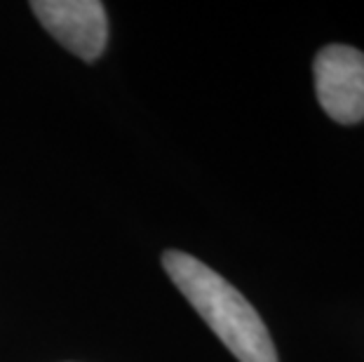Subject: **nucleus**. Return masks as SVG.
<instances>
[{"label":"nucleus","mask_w":364,"mask_h":362,"mask_svg":"<svg viewBox=\"0 0 364 362\" xmlns=\"http://www.w3.org/2000/svg\"><path fill=\"white\" fill-rule=\"evenodd\" d=\"M162 266L200 318L240 362H277L273 339L242 292L186 252H165Z\"/></svg>","instance_id":"f257e3e1"},{"label":"nucleus","mask_w":364,"mask_h":362,"mask_svg":"<svg viewBox=\"0 0 364 362\" xmlns=\"http://www.w3.org/2000/svg\"><path fill=\"white\" fill-rule=\"evenodd\" d=\"M315 92L324 113L341 125L364 120V52L327 45L315 57Z\"/></svg>","instance_id":"f03ea898"},{"label":"nucleus","mask_w":364,"mask_h":362,"mask_svg":"<svg viewBox=\"0 0 364 362\" xmlns=\"http://www.w3.org/2000/svg\"><path fill=\"white\" fill-rule=\"evenodd\" d=\"M31 10L75 57L92 61L106 48L108 21L99 0H38L31 3Z\"/></svg>","instance_id":"7ed1b4c3"}]
</instances>
